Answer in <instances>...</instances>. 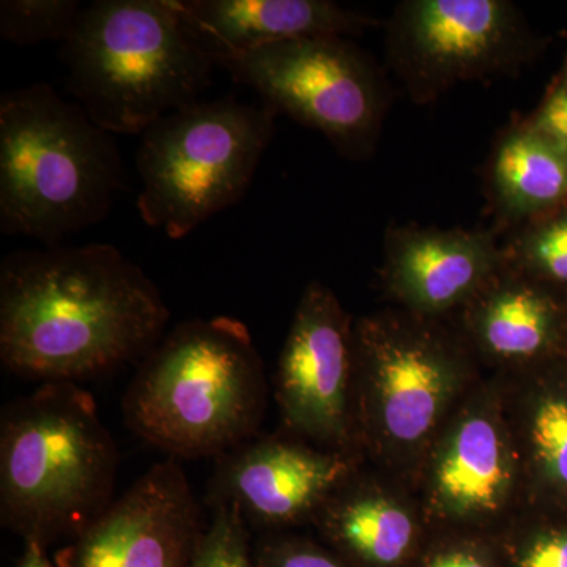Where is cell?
<instances>
[{
	"label": "cell",
	"instance_id": "ac0fdd59",
	"mask_svg": "<svg viewBox=\"0 0 567 567\" xmlns=\"http://www.w3.org/2000/svg\"><path fill=\"white\" fill-rule=\"evenodd\" d=\"M330 547L354 567H399L415 548V517L404 505L353 476L316 517Z\"/></svg>",
	"mask_w": 567,
	"mask_h": 567
},
{
	"label": "cell",
	"instance_id": "4fadbf2b",
	"mask_svg": "<svg viewBox=\"0 0 567 567\" xmlns=\"http://www.w3.org/2000/svg\"><path fill=\"white\" fill-rule=\"evenodd\" d=\"M506 267L496 230H388L383 282L406 312L434 319L465 306Z\"/></svg>",
	"mask_w": 567,
	"mask_h": 567
},
{
	"label": "cell",
	"instance_id": "e0dca14e",
	"mask_svg": "<svg viewBox=\"0 0 567 567\" xmlns=\"http://www.w3.org/2000/svg\"><path fill=\"white\" fill-rule=\"evenodd\" d=\"M499 227H516L567 205V153L528 121L496 142L487 171Z\"/></svg>",
	"mask_w": 567,
	"mask_h": 567
},
{
	"label": "cell",
	"instance_id": "3957f363",
	"mask_svg": "<svg viewBox=\"0 0 567 567\" xmlns=\"http://www.w3.org/2000/svg\"><path fill=\"white\" fill-rule=\"evenodd\" d=\"M121 453L80 383H40L0 413V524L69 543L114 502Z\"/></svg>",
	"mask_w": 567,
	"mask_h": 567
},
{
	"label": "cell",
	"instance_id": "cb8c5ba5",
	"mask_svg": "<svg viewBox=\"0 0 567 567\" xmlns=\"http://www.w3.org/2000/svg\"><path fill=\"white\" fill-rule=\"evenodd\" d=\"M567 153V80L558 73L537 110L527 118Z\"/></svg>",
	"mask_w": 567,
	"mask_h": 567
},
{
	"label": "cell",
	"instance_id": "6da1fadb",
	"mask_svg": "<svg viewBox=\"0 0 567 567\" xmlns=\"http://www.w3.org/2000/svg\"><path fill=\"white\" fill-rule=\"evenodd\" d=\"M171 311L115 246L22 249L0 265V361L20 379L80 383L144 360Z\"/></svg>",
	"mask_w": 567,
	"mask_h": 567
},
{
	"label": "cell",
	"instance_id": "2e32d148",
	"mask_svg": "<svg viewBox=\"0 0 567 567\" xmlns=\"http://www.w3.org/2000/svg\"><path fill=\"white\" fill-rule=\"evenodd\" d=\"M464 308L470 338L492 360L528 363L563 341L566 308L507 264Z\"/></svg>",
	"mask_w": 567,
	"mask_h": 567
},
{
	"label": "cell",
	"instance_id": "7402d4cb",
	"mask_svg": "<svg viewBox=\"0 0 567 567\" xmlns=\"http://www.w3.org/2000/svg\"><path fill=\"white\" fill-rule=\"evenodd\" d=\"M251 533L235 507L213 506L188 567H256Z\"/></svg>",
	"mask_w": 567,
	"mask_h": 567
},
{
	"label": "cell",
	"instance_id": "ffe728a7",
	"mask_svg": "<svg viewBox=\"0 0 567 567\" xmlns=\"http://www.w3.org/2000/svg\"><path fill=\"white\" fill-rule=\"evenodd\" d=\"M78 0H2L0 37L17 47L41 41H65L76 25Z\"/></svg>",
	"mask_w": 567,
	"mask_h": 567
},
{
	"label": "cell",
	"instance_id": "d6986e66",
	"mask_svg": "<svg viewBox=\"0 0 567 567\" xmlns=\"http://www.w3.org/2000/svg\"><path fill=\"white\" fill-rule=\"evenodd\" d=\"M503 249L509 267L550 290H567V205L516 227Z\"/></svg>",
	"mask_w": 567,
	"mask_h": 567
},
{
	"label": "cell",
	"instance_id": "83f0119b",
	"mask_svg": "<svg viewBox=\"0 0 567 567\" xmlns=\"http://www.w3.org/2000/svg\"><path fill=\"white\" fill-rule=\"evenodd\" d=\"M563 339H565V342L567 346V308H566V316H565V330H563Z\"/></svg>",
	"mask_w": 567,
	"mask_h": 567
},
{
	"label": "cell",
	"instance_id": "9c48e42d",
	"mask_svg": "<svg viewBox=\"0 0 567 567\" xmlns=\"http://www.w3.org/2000/svg\"><path fill=\"white\" fill-rule=\"evenodd\" d=\"M386 32L388 62L416 104L461 82L513 74L540 48L509 0H405Z\"/></svg>",
	"mask_w": 567,
	"mask_h": 567
},
{
	"label": "cell",
	"instance_id": "5b68a950",
	"mask_svg": "<svg viewBox=\"0 0 567 567\" xmlns=\"http://www.w3.org/2000/svg\"><path fill=\"white\" fill-rule=\"evenodd\" d=\"M66 89L111 134L200 102L218 66L177 0H96L62 43Z\"/></svg>",
	"mask_w": 567,
	"mask_h": 567
},
{
	"label": "cell",
	"instance_id": "277c9868",
	"mask_svg": "<svg viewBox=\"0 0 567 567\" xmlns=\"http://www.w3.org/2000/svg\"><path fill=\"white\" fill-rule=\"evenodd\" d=\"M125 183L114 134L39 82L0 96V230L44 246L102 221Z\"/></svg>",
	"mask_w": 567,
	"mask_h": 567
},
{
	"label": "cell",
	"instance_id": "7a4b0ae2",
	"mask_svg": "<svg viewBox=\"0 0 567 567\" xmlns=\"http://www.w3.org/2000/svg\"><path fill=\"white\" fill-rule=\"evenodd\" d=\"M267 379L248 324L185 320L137 365L122 399L126 427L171 458H218L259 434Z\"/></svg>",
	"mask_w": 567,
	"mask_h": 567
},
{
	"label": "cell",
	"instance_id": "f1b7e54d",
	"mask_svg": "<svg viewBox=\"0 0 567 567\" xmlns=\"http://www.w3.org/2000/svg\"><path fill=\"white\" fill-rule=\"evenodd\" d=\"M559 74H561V76H565L566 80H567V58H566V61H565V65H563L561 71H559Z\"/></svg>",
	"mask_w": 567,
	"mask_h": 567
},
{
	"label": "cell",
	"instance_id": "8fae6325",
	"mask_svg": "<svg viewBox=\"0 0 567 567\" xmlns=\"http://www.w3.org/2000/svg\"><path fill=\"white\" fill-rule=\"evenodd\" d=\"M353 475L352 453L323 450L290 432L257 434L215 458L207 505L235 507L257 536L286 533L316 520Z\"/></svg>",
	"mask_w": 567,
	"mask_h": 567
},
{
	"label": "cell",
	"instance_id": "484cf974",
	"mask_svg": "<svg viewBox=\"0 0 567 567\" xmlns=\"http://www.w3.org/2000/svg\"><path fill=\"white\" fill-rule=\"evenodd\" d=\"M424 567H495L486 551L472 544L439 548L425 559Z\"/></svg>",
	"mask_w": 567,
	"mask_h": 567
},
{
	"label": "cell",
	"instance_id": "5bb4252c",
	"mask_svg": "<svg viewBox=\"0 0 567 567\" xmlns=\"http://www.w3.org/2000/svg\"><path fill=\"white\" fill-rule=\"evenodd\" d=\"M516 483V458L502 417L487 405L465 410L436 446L429 473L432 514L481 522L502 513Z\"/></svg>",
	"mask_w": 567,
	"mask_h": 567
},
{
	"label": "cell",
	"instance_id": "603a6c76",
	"mask_svg": "<svg viewBox=\"0 0 567 567\" xmlns=\"http://www.w3.org/2000/svg\"><path fill=\"white\" fill-rule=\"evenodd\" d=\"M252 551L256 567H354L333 548L287 533L256 536Z\"/></svg>",
	"mask_w": 567,
	"mask_h": 567
},
{
	"label": "cell",
	"instance_id": "ba28073f",
	"mask_svg": "<svg viewBox=\"0 0 567 567\" xmlns=\"http://www.w3.org/2000/svg\"><path fill=\"white\" fill-rule=\"evenodd\" d=\"M223 66L265 106L322 133L347 159L374 153L390 87L374 59L347 37H309L224 55Z\"/></svg>",
	"mask_w": 567,
	"mask_h": 567
},
{
	"label": "cell",
	"instance_id": "4316f807",
	"mask_svg": "<svg viewBox=\"0 0 567 567\" xmlns=\"http://www.w3.org/2000/svg\"><path fill=\"white\" fill-rule=\"evenodd\" d=\"M11 567H52L47 547L39 543H24L21 557Z\"/></svg>",
	"mask_w": 567,
	"mask_h": 567
},
{
	"label": "cell",
	"instance_id": "8992f818",
	"mask_svg": "<svg viewBox=\"0 0 567 567\" xmlns=\"http://www.w3.org/2000/svg\"><path fill=\"white\" fill-rule=\"evenodd\" d=\"M276 114L233 96L164 115L141 134L137 212L152 229L182 240L240 203L274 140Z\"/></svg>",
	"mask_w": 567,
	"mask_h": 567
},
{
	"label": "cell",
	"instance_id": "7c38bea8",
	"mask_svg": "<svg viewBox=\"0 0 567 567\" xmlns=\"http://www.w3.org/2000/svg\"><path fill=\"white\" fill-rule=\"evenodd\" d=\"M204 529L192 484L169 457L63 544L55 567H188Z\"/></svg>",
	"mask_w": 567,
	"mask_h": 567
},
{
	"label": "cell",
	"instance_id": "52a82bcc",
	"mask_svg": "<svg viewBox=\"0 0 567 567\" xmlns=\"http://www.w3.org/2000/svg\"><path fill=\"white\" fill-rule=\"evenodd\" d=\"M466 372L465 350L432 319L382 312L354 322L357 436L398 454L427 445Z\"/></svg>",
	"mask_w": 567,
	"mask_h": 567
},
{
	"label": "cell",
	"instance_id": "44dd1931",
	"mask_svg": "<svg viewBox=\"0 0 567 567\" xmlns=\"http://www.w3.org/2000/svg\"><path fill=\"white\" fill-rule=\"evenodd\" d=\"M527 439L537 472L567 491V395L537 398L529 410Z\"/></svg>",
	"mask_w": 567,
	"mask_h": 567
},
{
	"label": "cell",
	"instance_id": "9a60e30c",
	"mask_svg": "<svg viewBox=\"0 0 567 567\" xmlns=\"http://www.w3.org/2000/svg\"><path fill=\"white\" fill-rule=\"evenodd\" d=\"M177 6L216 63L281 41L360 35L380 25L330 0H177Z\"/></svg>",
	"mask_w": 567,
	"mask_h": 567
},
{
	"label": "cell",
	"instance_id": "d4e9b609",
	"mask_svg": "<svg viewBox=\"0 0 567 567\" xmlns=\"http://www.w3.org/2000/svg\"><path fill=\"white\" fill-rule=\"evenodd\" d=\"M514 567H567V532H548L518 550Z\"/></svg>",
	"mask_w": 567,
	"mask_h": 567
},
{
	"label": "cell",
	"instance_id": "30bf717a",
	"mask_svg": "<svg viewBox=\"0 0 567 567\" xmlns=\"http://www.w3.org/2000/svg\"><path fill=\"white\" fill-rule=\"evenodd\" d=\"M275 394L287 432L350 453L357 436L354 323L322 282H309L295 309Z\"/></svg>",
	"mask_w": 567,
	"mask_h": 567
}]
</instances>
